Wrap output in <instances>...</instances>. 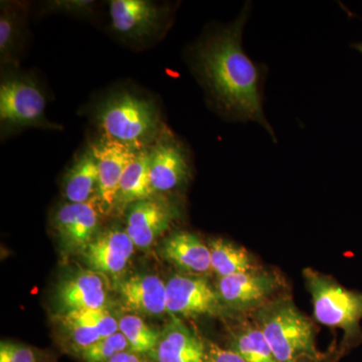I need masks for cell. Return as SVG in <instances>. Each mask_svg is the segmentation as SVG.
Listing matches in <instances>:
<instances>
[{
	"mask_svg": "<svg viewBox=\"0 0 362 362\" xmlns=\"http://www.w3.org/2000/svg\"><path fill=\"white\" fill-rule=\"evenodd\" d=\"M247 13L243 11L232 25L211 33L195 47L194 66L223 115L259 123L272 132L263 110V73L243 49Z\"/></svg>",
	"mask_w": 362,
	"mask_h": 362,
	"instance_id": "cell-1",
	"label": "cell"
},
{
	"mask_svg": "<svg viewBox=\"0 0 362 362\" xmlns=\"http://www.w3.org/2000/svg\"><path fill=\"white\" fill-rule=\"evenodd\" d=\"M279 362H297L322 356L316 347L313 321L298 309L287 295L276 297L252 312Z\"/></svg>",
	"mask_w": 362,
	"mask_h": 362,
	"instance_id": "cell-2",
	"label": "cell"
},
{
	"mask_svg": "<svg viewBox=\"0 0 362 362\" xmlns=\"http://www.w3.org/2000/svg\"><path fill=\"white\" fill-rule=\"evenodd\" d=\"M104 137L141 151L151 148L162 133L160 117L148 100L124 92L113 95L99 109Z\"/></svg>",
	"mask_w": 362,
	"mask_h": 362,
	"instance_id": "cell-3",
	"label": "cell"
},
{
	"mask_svg": "<svg viewBox=\"0 0 362 362\" xmlns=\"http://www.w3.org/2000/svg\"><path fill=\"white\" fill-rule=\"evenodd\" d=\"M303 277L310 292L316 321L344 332L345 345L362 337V293L350 291L335 279L312 268L304 269Z\"/></svg>",
	"mask_w": 362,
	"mask_h": 362,
	"instance_id": "cell-4",
	"label": "cell"
},
{
	"mask_svg": "<svg viewBox=\"0 0 362 362\" xmlns=\"http://www.w3.org/2000/svg\"><path fill=\"white\" fill-rule=\"evenodd\" d=\"M285 286L277 272L259 268L218 278L216 288L226 308L238 315L254 312L275 299Z\"/></svg>",
	"mask_w": 362,
	"mask_h": 362,
	"instance_id": "cell-5",
	"label": "cell"
},
{
	"mask_svg": "<svg viewBox=\"0 0 362 362\" xmlns=\"http://www.w3.org/2000/svg\"><path fill=\"white\" fill-rule=\"evenodd\" d=\"M168 313L176 317L235 316L202 276L176 274L166 283Z\"/></svg>",
	"mask_w": 362,
	"mask_h": 362,
	"instance_id": "cell-6",
	"label": "cell"
},
{
	"mask_svg": "<svg viewBox=\"0 0 362 362\" xmlns=\"http://www.w3.org/2000/svg\"><path fill=\"white\" fill-rule=\"evenodd\" d=\"M45 98L35 81L11 76L0 85V122L2 128L20 129L47 126Z\"/></svg>",
	"mask_w": 362,
	"mask_h": 362,
	"instance_id": "cell-7",
	"label": "cell"
},
{
	"mask_svg": "<svg viewBox=\"0 0 362 362\" xmlns=\"http://www.w3.org/2000/svg\"><path fill=\"white\" fill-rule=\"evenodd\" d=\"M180 216L177 207L156 195L128 206L126 233L138 249L147 250L170 228Z\"/></svg>",
	"mask_w": 362,
	"mask_h": 362,
	"instance_id": "cell-8",
	"label": "cell"
},
{
	"mask_svg": "<svg viewBox=\"0 0 362 362\" xmlns=\"http://www.w3.org/2000/svg\"><path fill=\"white\" fill-rule=\"evenodd\" d=\"M101 211V202L96 197L84 204L68 202L56 211L52 226L66 252L81 254L96 237Z\"/></svg>",
	"mask_w": 362,
	"mask_h": 362,
	"instance_id": "cell-9",
	"label": "cell"
},
{
	"mask_svg": "<svg viewBox=\"0 0 362 362\" xmlns=\"http://www.w3.org/2000/svg\"><path fill=\"white\" fill-rule=\"evenodd\" d=\"M99 171V199L102 209L110 211L116 206L119 187L126 168L138 152L122 143L102 136L90 147Z\"/></svg>",
	"mask_w": 362,
	"mask_h": 362,
	"instance_id": "cell-10",
	"label": "cell"
},
{
	"mask_svg": "<svg viewBox=\"0 0 362 362\" xmlns=\"http://www.w3.org/2000/svg\"><path fill=\"white\" fill-rule=\"evenodd\" d=\"M134 250V243L126 230L112 228L98 233L81 255L90 270L116 276L127 268Z\"/></svg>",
	"mask_w": 362,
	"mask_h": 362,
	"instance_id": "cell-11",
	"label": "cell"
},
{
	"mask_svg": "<svg viewBox=\"0 0 362 362\" xmlns=\"http://www.w3.org/2000/svg\"><path fill=\"white\" fill-rule=\"evenodd\" d=\"M56 297L61 313L107 308L108 284L103 274L78 272L59 282Z\"/></svg>",
	"mask_w": 362,
	"mask_h": 362,
	"instance_id": "cell-12",
	"label": "cell"
},
{
	"mask_svg": "<svg viewBox=\"0 0 362 362\" xmlns=\"http://www.w3.org/2000/svg\"><path fill=\"white\" fill-rule=\"evenodd\" d=\"M149 175L156 194L182 187L190 175L188 157L175 140H161L150 148Z\"/></svg>",
	"mask_w": 362,
	"mask_h": 362,
	"instance_id": "cell-13",
	"label": "cell"
},
{
	"mask_svg": "<svg viewBox=\"0 0 362 362\" xmlns=\"http://www.w3.org/2000/svg\"><path fill=\"white\" fill-rule=\"evenodd\" d=\"M121 303L136 315L160 316L168 313L166 283L151 274H138L118 286Z\"/></svg>",
	"mask_w": 362,
	"mask_h": 362,
	"instance_id": "cell-14",
	"label": "cell"
},
{
	"mask_svg": "<svg viewBox=\"0 0 362 362\" xmlns=\"http://www.w3.org/2000/svg\"><path fill=\"white\" fill-rule=\"evenodd\" d=\"M149 356L154 362H204V340L190 330L180 317L171 315Z\"/></svg>",
	"mask_w": 362,
	"mask_h": 362,
	"instance_id": "cell-15",
	"label": "cell"
},
{
	"mask_svg": "<svg viewBox=\"0 0 362 362\" xmlns=\"http://www.w3.org/2000/svg\"><path fill=\"white\" fill-rule=\"evenodd\" d=\"M110 16L114 30L131 40L149 37L156 32L161 21L158 7L146 0H113Z\"/></svg>",
	"mask_w": 362,
	"mask_h": 362,
	"instance_id": "cell-16",
	"label": "cell"
},
{
	"mask_svg": "<svg viewBox=\"0 0 362 362\" xmlns=\"http://www.w3.org/2000/svg\"><path fill=\"white\" fill-rule=\"evenodd\" d=\"M161 255L189 275L204 276L213 271L209 246L195 233L185 230L171 233L162 244Z\"/></svg>",
	"mask_w": 362,
	"mask_h": 362,
	"instance_id": "cell-17",
	"label": "cell"
},
{
	"mask_svg": "<svg viewBox=\"0 0 362 362\" xmlns=\"http://www.w3.org/2000/svg\"><path fill=\"white\" fill-rule=\"evenodd\" d=\"M64 194L71 204H84L99 197V171L90 148L66 173Z\"/></svg>",
	"mask_w": 362,
	"mask_h": 362,
	"instance_id": "cell-18",
	"label": "cell"
},
{
	"mask_svg": "<svg viewBox=\"0 0 362 362\" xmlns=\"http://www.w3.org/2000/svg\"><path fill=\"white\" fill-rule=\"evenodd\" d=\"M228 349L247 362H279L256 323L240 319L228 332Z\"/></svg>",
	"mask_w": 362,
	"mask_h": 362,
	"instance_id": "cell-19",
	"label": "cell"
},
{
	"mask_svg": "<svg viewBox=\"0 0 362 362\" xmlns=\"http://www.w3.org/2000/svg\"><path fill=\"white\" fill-rule=\"evenodd\" d=\"M149 161L150 148L138 152L130 162L121 180L116 206H129L156 195L150 181Z\"/></svg>",
	"mask_w": 362,
	"mask_h": 362,
	"instance_id": "cell-20",
	"label": "cell"
},
{
	"mask_svg": "<svg viewBox=\"0 0 362 362\" xmlns=\"http://www.w3.org/2000/svg\"><path fill=\"white\" fill-rule=\"evenodd\" d=\"M207 246L211 252V269L218 278L259 269L251 252L230 240L218 238L209 240Z\"/></svg>",
	"mask_w": 362,
	"mask_h": 362,
	"instance_id": "cell-21",
	"label": "cell"
},
{
	"mask_svg": "<svg viewBox=\"0 0 362 362\" xmlns=\"http://www.w3.org/2000/svg\"><path fill=\"white\" fill-rule=\"evenodd\" d=\"M23 13L16 7L2 4L0 13V61L2 65L16 62L23 45Z\"/></svg>",
	"mask_w": 362,
	"mask_h": 362,
	"instance_id": "cell-22",
	"label": "cell"
},
{
	"mask_svg": "<svg viewBox=\"0 0 362 362\" xmlns=\"http://www.w3.org/2000/svg\"><path fill=\"white\" fill-rule=\"evenodd\" d=\"M119 331L129 343V349L137 354L149 356L160 337V331L153 329L141 317L136 314H124L118 319Z\"/></svg>",
	"mask_w": 362,
	"mask_h": 362,
	"instance_id": "cell-23",
	"label": "cell"
},
{
	"mask_svg": "<svg viewBox=\"0 0 362 362\" xmlns=\"http://www.w3.org/2000/svg\"><path fill=\"white\" fill-rule=\"evenodd\" d=\"M58 319L63 327L64 345L70 354L78 356L83 350L103 338L96 329L83 322L71 312L59 314Z\"/></svg>",
	"mask_w": 362,
	"mask_h": 362,
	"instance_id": "cell-24",
	"label": "cell"
},
{
	"mask_svg": "<svg viewBox=\"0 0 362 362\" xmlns=\"http://www.w3.org/2000/svg\"><path fill=\"white\" fill-rule=\"evenodd\" d=\"M129 343L120 331L103 337L83 350L78 357L84 362H109L117 354L129 350Z\"/></svg>",
	"mask_w": 362,
	"mask_h": 362,
	"instance_id": "cell-25",
	"label": "cell"
},
{
	"mask_svg": "<svg viewBox=\"0 0 362 362\" xmlns=\"http://www.w3.org/2000/svg\"><path fill=\"white\" fill-rule=\"evenodd\" d=\"M0 362H54L51 356L39 349L13 341H1Z\"/></svg>",
	"mask_w": 362,
	"mask_h": 362,
	"instance_id": "cell-26",
	"label": "cell"
},
{
	"mask_svg": "<svg viewBox=\"0 0 362 362\" xmlns=\"http://www.w3.org/2000/svg\"><path fill=\"white\" fill-rule=\"evenodd\" d=\"M71 313H73L83 322L96 329L102 337H110L119 331L118 320L112 315L108 308L73 311Z\"/></svg>",
	"mask_w": 362,
	"mask_h": 362,
	"instance_id": "cell-27",
	"label": "cell"
},
{
	"mask_svg": "<svg viewBox=\"0 0 362 362\" xmlns=\"http://www.w3.org/2000/svg\"><path fill=\"white\" fill-rule=\"evenodd\" d=\"M204 340V362H247L232 349H223L216 342Z\"/></svg>",
	"mask_w": 362,
	"mask_h": 362,
	"instance_id": "cell-28",
	"label": "cell"
},
{
	"mask_svg": "<svg viewBox=\"0 0 362 362\" xmlns=\"http://www.w3.org/2000/svg\"><path fill=\"white\" fill-rule=\"evenodd\" d=\"M93 6L94 2L92 1H54L49 4V11H65L68 13H92Z\"/></svg>",
	"mask_w": 362,
	"mask_h": 362,
	"instance_id": "cell-29",
	"label": "cell"
},
{
	"mask_svg": "<svg viewBox=\"0 0 362 362\" xmlns=\"http://www.w3.org/2000/svg\"><path fill=\"white\" fill-rule=\"evenodd\" d=\"M109 362H154L151 357L145 354H137L132 350H126L117 354Z\"/></svg>",
	"mask_w": 362,
	"mask_h": 362,
	"instance_id": "cell-30",
	"label": "cell"
},
{
	"mask_svg": "<svg viewBox=\"0 0 362 362\" xmlns=\"http://www.w3.org/2000/svg\"><path fill=\"white\" fill-rule=\"evenodd\" d=\"M297 362H337V357L332 356V354H322L320 357H307V358L300 359Z\"/></svg>",
	"mask_w": 362,
	"mask_h": 362,
	"instance_id": "cell-31",
	"label": "cell"
},
{
	"mask_svg": "<svg viewBox=\"0 0 362 362\" xmlns=\"http://www.w3.org/2000/svg\"><path fill=\"white\" fill-rule=\"evenodd\" d=\"M354 47H356V49H358V51L362 54V44H357L354 45Z\"/></svg>",
	"mask_w": 362,
	"mask_h": 362,
	"instance_id": "cell-32",
	"label": "cell"
}]
</instances>
